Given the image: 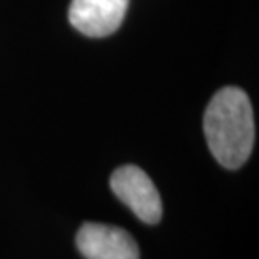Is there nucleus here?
<instances>
[{
	"instance_id": "nucleus-1",
	"label": "nucleus",
	"mask_w": 259,
	"mask_h": 259,
	"mask_svg": "<svg viewBox=\"0 0 259 259\" xmlns=\"http://www.w3.org/2000/svg\"><path fill=\"white\" fill-rule=\"evenodd\" d=\"M204 133L210 153L222 167H242L254 147V113L249 96L236 86L222 88L204 113Z\"/></svg>"
},
{
	"instance_id": "nucleus-2",
	"label": "nucleus",
	"mask_w": 259,
	"mask_h": 259,
	"mask_svg": "<svg viewBox=\"0 0 259 259\" xmlns=\"http://www.w3.org/2000/svg\"><path fill=\"white\" fill-rule=\"evenodd\" d=\"M110 187L123 204L145 224H158L162 219V199L152 179L137 165H123L110 177Z\"/></svg>"
},
{
	"instance_id": "nucleus-3",
	"label": "nucleus",
	"mask_w": 259,
	"mask_h": 259,
	"mask_svg": "<svg viewBox=\"0 0 259 259\" xmlns=\"http://www.w3.org/2000/svg\"><path fill=\"white\" fill-rule=\"evenodd\" d=\"M76 246L86 259H140L135 237L108 224L84 222L76 234Z\"/></svg>"
},
{
	"instance_id": "nucleus-4",
	"label": "nucleus",
	"mask_w": 259,
	"mask_h": 259,
	"mask_svg": "<svg viewBox=\"0 0 259 259\" xmlns=\"http://www.w3.org/2000/svg\"><path fill=\"white\" fill-rule=\"evenodd\" d=\"M130 0H72L69 22L88 37H108L120 29Z\"/></svg>"
}]
</instances>
